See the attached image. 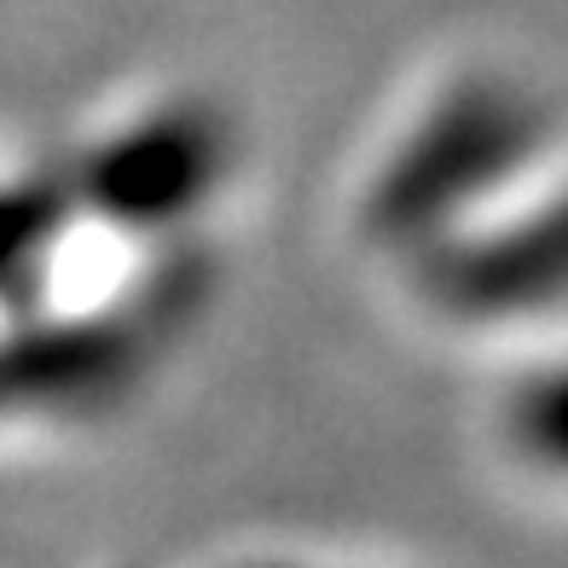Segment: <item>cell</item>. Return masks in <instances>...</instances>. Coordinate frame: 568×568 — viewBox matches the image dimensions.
I'll use <instances>...</instances> for the list:
<instances>
[{
    "label": "cell",
    "mask_w": 568,
    "mask_h": 568,
    "mask_svg": "<svg viewBox=\"0 0 568 568\" xmlns=\"http://www.w3.org/2000/svg\"><path fill=\"white\" fill-rule=\"evenodd\" d=\"M59 226V203L41 192H0V291H18L41 267V244Z\"/></svg>",
    "instance_id": "5"
},
{
    "label": "cell",
    "mask_w": 568,
    "mask_h": 568,
    "mask_svg": "<svg viewBox=\"0 0 568 568\" xmlns=\"http://www.w3.org/2000/svg\"><path fill=\"white\" fill-rule=\"evenodd\" d=\"M221 174V134L203 111H158L122 128L82 163V192L122 226H163L186 215Z\"/></svg>",
    "instance_id": "2"
},
{
    "label": "cell",
    "mask_w": 568,
    "mask_h": 568,
    "mask_svg": "<svg viewBox=\"0 0 568 568\" xmlns=\"http://www.w3.org/2000/svg\"><path fill=\"white\" fill-rule=\"evenodd\" d=\"M534 111L510 88L470 82L453 93L418 134L400 145L395 169L372 192V221L389 239H418L429 226H447L458 203L487 197L499 180L528 158Z\"/></svg>",
    "instance_id": "1"
},
{
    "label": "cell",
    "mask_w": 568,
    "mask_h": 568,
    "mask_svg": "<svg viewBox=\"0 0 568 568\" xmlns=\"http://www.w3.org/2000/svg\"><path fill=\"white\" fill-rule=\"evenodd\" d=\"M134 337L122 325H64L30 331L0 354V406H70L99 400L134 366Z\"/></svg>",
    "instance_id": "4"
},
{
    "label": "cell",
    "mask_w": 568,
    "mask_h": 568,
    "mask_svg": "<svg viewBox=\"0 0 568 568\" xmlns=\"http://www.w3.org/2000/svg\"><path fill=\"white\" fill-rule=\"evenodd\" d=\"M557 284H562L557 210H539L534 226H510L470 250L435 255L429 273V291L470 320H505L523 314V307H546L557 302Z\"/></svg>",
    "instance_id": "3"
}]
</instances>
